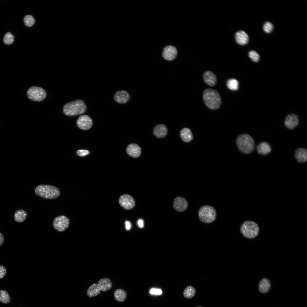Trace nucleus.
<instances>
[{
    "instance_id": "f257e3e1",
    "label": "nucleus",
    "mask_w": 307,
    "mask_h": 307,
    "mask_svg": "<svg viewBox=\"0 0 307 307\" xmlns=\"http://www.w3.org/2000/svg\"><path fill=\"white\" fill-rule=\"evenodd\" d=\"M203 99L206 105L210 109H217L221 105V97L215 90L209 88L205 89L203 92Z\"/></svg>"
},
{
    "instance_id": "f03ea898",
    "label": "nucleus",
    "mask_w": 307,
    "mask_h": 307,
    "mask_svg": "<svg viewBox=\"0 0 307 307\" xmlns=\"http://www.w3.org/2000/svg\"><path fill=\"white\" fill-rule=\"evenodd\" d=\"M87 109V106L83 101L78 99L67 103L63 108L64 114L66 115L73 116L84 113Z\"/></svg>"
},
{
    "instance_id": "7ed1b4c3",
    "label": "nucleus",
    "mask_w": 307,
    "mask_h": 307,
    "mask_svg": "<svg viewBox=\"0 0 307 307\" xmlns=\"http://www.w3.org/2000/svg\"><path fill=\"white\" fill-rule=\"evenodd\" d=\"M35 192L38 196L47 199H53L57 198L60 192L57 187L52 185L40 184L35 188Z\"/></svg>"
},
{
    "instance_id": "20e7f679",
    "label": "nucleus",
    "mask_w": 307,
    "mask_h": 307,
    "mask_svg": "<svg viewBox=\"0 0 307 307\" xmlns=\"http://www.w3.org/2000/svg\"><path fill=\"white\" fill-rule=\"evenodd\" d=\"M236 144L239 151L246 154L252 153L255 148L254 139L247 134H243L239 136L236 140Z\"/></svg>"
},
{
    "instance_id": "39448f33",
    "label": "nucleus",
    "mask_w": 307,
    "mask_h": 307,
    "mask_svg": "<svg viewBox=\"0 0 307 307\" xmlns=\"http://www.w3.org/2000/svg\"><path fill=\"white\" fill-rule=\"evenodd\" d=\"M216 212L212 206L205 205L201 207L198 211L200 220L205 223H210L213 222L216 218Z\"/></svg>"
},
{
    "instance_id": "423d86ee",
    "label": "nucleus",
    "mask_w": 307,
    "mask_h": 307,
    "mask_svg": "<svg viewBox=\"0 0 307 307\" xmlns=\"http://www.w3.org/2000/svg\"><path fill=\"white\" fill-rule=\"evenodd\" d=\"M240 231L245 237L248 238H252L258 235L259 229L256 223L252 221H247L244 222L242 225Z\"/></svg>"
},
{
    "instance_id": "0eeeda50",
    "label": "nucleus",
    "mask_w": 307,
    "mask_h": 307,
    "mask_svg": "<svg viewBox=\"0 0 307 307\" xmlns=\"http://www.w3.org/2000/svg\"><path fill=\"white\" fill-rule=\"evenodd\" d=\"M27 95L28 98L32 101H41L45 99L47 93L45 90L41 87L33 86L28 89Z\"/></svg>"
},
{
    "instance_id": "6e6552de",
    "label": "nucleus",
    "mask_w": 307,
    "mask_h": 307,
    "mask_svg": "<svg viewBox=\"0 0 307 307\" xmlns=\"http://www.w3.org/2000/svg\"><path fill=\"white\" fill-rule=\"evenodd\" d=\"M70 222L68 218L66 216L61 215L56 217L53 220V225L56 230L63 232L69 226Z\"/></svg>"
},
{
    "instance_id": "1a4fd4ad",
    "label": "nucleus",
    "mask_w": 307,
    "mask_h": 307,
    "mask_svg": "<svg viewBox=\"0 0 307 307\" xmlns=\"http://www.w3.org/2000/svg\"><path fill=\"white\" fill-rule=\"evenodd\" d=\"M120 205L126 209L130 210L134 206L135 201L133 198L128 194H125L120 196L119 199Z\"/></svg>"
},
{
    "instance_id": "9d476101",
    "label": "nucleus",
    "mask_w": 307,
    "mask_h": 307,
    "mask_svg": "<svg viewBox=\"0 0 307 307\" xmlns=\"http://www.w3.org/2000/svg\"><path fill=\"white\" fill-rule=\"evenodd\" d=\"M92 121L90 117L87 115L80 116L76 121L78 127L83 130H87L90 128L92 125Z\"/></svg>"
},
{
    "instance_id": "9b49d317",
    "label": "nucleus",
    "mask_w": 307,
    "mask_h": 307,
    "mask_svg": "<svg viewBox=\"0 0 307 307\" xmlns=\"http://www.w3.org/2000/svg\"><path fill=\"white\" fill-rule=\"evenodd\" d=\"M173 205L175 210L178 212H183L187 209L188 203L184 198L178 196L175 198Z\"/></svg>"
},
{
    "instance_id": "f8f14e48",
    "label": "nucleus",
    "mask_w": 307,
    "mask_h": 307,
    "mask_svg": "<svg viewBox=\"0 0 307 307\" xmlns=\"http://www.w3.org/2000/svg\"><path fill=\"white\" fill-rule=\"evenodd\" d=\"M130 96L129 93L125 90H119L117 92L114 96V99L117 103L125 104L129 100Z\"/></svg>"
},
{
    "instance_id": "ddd939ff",
    "label": "nucleus",
    "mask_w": 307,
    "mask_h": 307,
    "mask_svg": "<svg viewBox=\"0 0 307 307\" xmlns=\"http://www.w3.org/2000/svg\"><path fill=\"white\" fill-rule=\"evenodd\" d=\"M177 51L176 48L171 45L165 47L163 51L162 56L165 59L171 61L174 59L177 56Z\"/></svg>"
},
{
    "instance_id": "4468645a",
    "label": "nucleus",
    "mask_w": 307,
    "mask_h": 307,
    "mask_svg": "<svg viewBox=\"0 0 307 307\" xmlns=\"http://www.w3.org/2000/svg\"><path fill=\"white\" fill-rule=\"evenodd\" d=\"M202 78L204 82L211 86H215L217 82V78L215 75L212 71L207 70L203 73Z\"/></svg>"
},
{
    "instance_id": "2eb2a0df",
    "label": "nucleus",
    "mask_w": 307,
    "mask_h": 307,
    "mask_svg": "<svg viewBox=\"0 0 307 307\" xmlns=\"http://www.w3.org/2000/svg\"><path fill=\"white\" fill-rule=\"evenodd\" d=\"M299 119L296 115L291 114L288 115L285 119L284 124L286 127L290 129H293L298 125Z\"/></svg>"
},
{
    "instance_id": "dca6fc26",
    "label": "nucleus",
    "mask_w": 307,
    "mask_h": 307,
    "mask_svg": "<svg viewBox=\"0 0 307 307\" xmlns=\"http://www.w3.org/2000/svg\"><path fill=\"white\" fill-rule=\"evenodd\" d=\"M126 152L128 155L134 158L139 157L141 152L140 147L135 144H129L126 148Z\"/></svg>"
},
{
    "instance_id": "f3484780",
    "label": "nucleus",
    "mask_w": 307,
    "mask_h": 307,
    "mask_svg": "<svg viewBox=\"0 0 307 307\" xmlns=\"http://www.w3.org/2000/svg\"><path fill=\"white\" fill-rule=\"evenodd\" d=\"M167 127L165 125L161 124L155 126L153 130L154 135L158 138L164 137L167 135Z\"/></svg>"
},
{
    "instance_id": "a211bd4d",
    "label": "nucleus",
    "mask_w": 307,
    "mask_h": 307,
    "mask_svg": "<svg viewBox=\"0 0 307 307\" xmlns=\"http://www.w3.org/2000/svg\"><path fill=\"white\" fill-rule=\"evenodd\" d=\"M271 283L269 280L267 278L262 279L259 283L258 289L261 293L265 294L267 293L271 288Z\"/></svg>"
},
{
    "instance_id": "6ab92c4d",
    "label": "nucleus",
    "mask_w": 307,
    "mask_h": 307,
    "mask_svg": "<svg viewBox=\"0 0 307 307\" xmlns=\"http://www.w3.org/2000/svg\"><path fill=\"white\" fill-rule=\"evenodd\" d=\"M235 39L237 42L241 45H246L248 43L249 40V37L248 34L243 31H240L236 33Z\"/></svg>"
},
{
    "instance_id": "aec40b11",
    "label": "nucleus",
    "mask_w": 307,
    "mask_h": 307,
    "mask_svg": "<svg viewBox=\"0 0 307 307\" xmlns=\"http://www.w3.org/2000/svg\"><path fill=\"white\" fill-rule=\"evenodd\" d=\"M295 157L297 161L299 163H304L307 160V150L306 149L299 148L295 151Z\"/></svg>"
},
{
    "instance_id": "412c9836",
    "label": "nucleus",
    "mask_w": 307,
    "mask_h": 307,
    "mask_svg": "<svg viewBox=\"0 0 307 307\" xmlns=\"http://www.w3.org/2000/svg\"><path fill=\"white\" fill-rule=\"evenodd\" d=\"M98 285L101 291H107L112 287V283L110 280L107 278L100 279L98 282Z\"/></svg>"
},
{
    "instance_id": "4be33fe9",
    "label": "nucleus",
    "mask_w": 307,
    "mask_h": 307,
    "mask_svg": "<svg viewBox=\"0 0 307 307\" xmlns=\"http://www.w3.org/2000/svg\"><path fill=\"white\" fill-rule=\"evenodd\" d=\"M257 150L258 153L261 155H266L271 152V148L268 143L263 142L258 146Z\"/></svg>"
},
{
    "instance_id": "5701e85b",
    "label": "nucleus",
    "mask_w": 307,
    "mask_h": 307,
    "mask_svg": "<svg viewBox=\"0 0 307 307\" xmlns=\"http://www.w3.org/2000/svg\"><path fill=\"white\" fill-rule=\"evenodd\" d=\"M180 136L181 139L186 142H190L193 138L191 130L187 128H184L181 131Z\"/></svg>"
},
{
    "instance_id": "b1692460",
    "label": "nucleus",
    "mask_w": 307,
    "mask_h": 307,
    "mask_svg": "<svg viewBox=\"0 0 307 307\" xmlns=\"http://www.w3.org/2000/svg\"><path fill=\"white\" fill-rule=\"evenodd\" d=\"M100 291L98 284L94 283L88 288L87 290V294L89 297H92L99 295Z\"/></svg>"
},
{
    "instance_id": "393cba45",
    "label": "nucleus",
    "mask_w": 307,
    "mask_h": 307,
    "mask_svg": "<svg viewBox=\"0 0 307 307\" xmlns=\"http://www.w3.org/2000/svg\"><path fill=\"white\" fill-rule=\"evenodd\" d=\"M114 296L115 300L119 302H124L127 296V293L124 290L121 289L116 290L114 293Z\"/></svg>"
},
{
    "instance_id": "a878e982",
    "label": "nucleus",
    "mask_w": 307,
    "mask_h": 307,
    "mask_svg": "<svg viewBox=\"0 0 307 307\" xmlns=\"http://www.w3.org/2000/svg\"><path fill=\"white\" fill-rule=\"evenodd\" d=\"M27 217V214L24 210L20 209L17 210L14 213V218L15 221L19 223L24 221Z\"/></svg>"
},
{
    "instance_id": "bb28decb",
    "label": "nucleus",
    "mask_w": 307,
    "mask_h": 307,
    "mask_svg": "<svg viewBox=\"0 0 307 307\" xmlns=\"http://www.w3.org/2000/svg\"><path fill=\"white\" fill-rule=\"evenodd\" d=\"M195 293V289L192 286H188L184 290L183 294L185 298L190 299L192 298L194 296Z\"/></svg>"
},
{
    "instance_id": "cd10ccee",
    "label": "nucleus",
    "mask_w": 307,
    "mask_h": 307,
    "mask_svg": "<svg viewBox=\"0 0 307 307\" xmlns=\"http://www.w3.org/2000/svg\"><path fill=\"white\" fill-rule=\"evenodd\" d=\"M10 300V297L8 292L5 290H0V302L3 303L8 304Z\"/></svg>"
},
{
    "instance_id": "c85d7f7f",
    "label": "nucleus",
    "mask_w": 307,
    "mask_h": 307,
    "mask_svg": "<svg viewBox=\"0 0 307 307\" xmlns=\"http://www.w3.org/2000/svg\"><path fill=\"white\" fill-rule=\"evenodd\" d=\"M226 85L228 88L231 90H236L238 89V82L235 79L231 78L228 80Z\"/></svg>"
},
{
    "instance_id": "c756f323",
    "label": "nucleus",
    "mask_w": 307,
    "mask_h": 307,
    "mask_svg": "<svg viewBox=\"0 0 307 307\" xmlns=\"http://www.w3.org/2000/svg\"><path fill=\"white\" fill-rule=\"evenodd\" d=\"M25 25L29 27H32L35 24V20L33 16L31 15H27L23 18Z\"/></svg>"
},
{
    "instance_id": "7c9ffc66",
    "label": "nucleus",
    "mask_w": 307,
    "mask_h": 307,
    "mask_svg": "<svg viewBox=\"0 0 307 307\" xmlns=\"http://www.w3.org/2000/svg\"><path fill=\"white\" fill-rule=\"evenodd\" d=\"M14 35L10 32H8L5 35L3 38V42L5 44L10 45L14 42Z\"/></svg>"
},
{
    "instance_id": "2f4dec72",
    "label": "nucleus",
    "mask_w": 307,
    "mask_h": 307,
    "mask_svg": "<svg viewBox=\"0 0 307 307\" xmlns=\"http://www.w3.org/2000/svg\"><path fill=\"white\" fill-rule=\"evenodd\" d=\"M249 57L254 62H257L259 60L260 56L256 51L252 50L250 51L248 53Z\"/></svg>"
},
{
    "instance_id": "473e14b6",
    "label": "nucleus",
    "mask_w": 307,
    "mask_h": 307,
    "mask_svg": "<svg viewBox=\"0 0 307 307\" xmlns=\"http://www.w3.org/2000/svg\"><path fill=\"white\" fill-rule=\"evenodd\" d=\"M273 28V25L270 22H267L265 23L263 26V29L266 33L271 32Z\"/></svg>"
},
{
    "instance_id": "72a5a7b5",
    "label": "nucleus",
    "mask_w": 307,
    "mask_h": 307,
    "mask_svg": "<svg viewBox=\"0 0 307 307\" xmlns=\"http://www.w3.org/2000/svg\"><path fill=\"white\" fill-rule=\"evenodd\" d=\"M90 153L89 151L84 150H78L76 152L77 155L80 156H84Z\"/></svg>"
},
{
    "instance_id": "f704fd0d",
    "label": "nucleus",
    "mask_w": 307,
    "mask_h": 307,
    "mask_svg": "<svg viewBox=\"0 0 307 307\" xmlns=\"http://www.w3.org/2000/svg\"><path fill=\"white\" fill-rule=\"evenodd\" d=\"M7 272V270L4 266L0 265V279L3 278L5 276Z\"/></svg>"
},
{
    "instance_id": "c9c22d12",
    "label": "nucleus",
    "mask_w": 307,
    "mask_h": 307,
    "mask_svg": "<svg viewBox=\"0 0 307 307\" xmlns=\"http://www.w3.org/2000/svg\"><path fill=\"white\" fill-rule=\"evenodd\" d=\"M150 293L152 294L160 295L162 293V291L160 289L153 288L150 290Z\"/></svg>"
},
{
    "instance_id": "e433bc0d",
    "label": "nucleus",
    "mask_w": 307,
    "mask_h": 307,
    "mask_svg": "<svg viewBox=\"0 0 307 307\" xmlns=\"http://www.w3.org/2000/svg\"><path fill=\"white\" fill-rule=\"evenodd\" d=\"M4 237L2 234L0 232V246L4 242Z\"/></svg>"
},
{
    "instance_id": "4c0bfd02",
    "label": "nucleus",
    "mask_w": 307,
    "mask_h": 307,
    "mask_svg": "<svg viewBox=\"0 0 307 307\" xmlns=\"http://www.w3.org/2000/svg\"><path fill=\"white\" fill-rule=\"evenodd\" d=\"M138 224L139 227L141 228L142 227L144 226V223L143 220L141 219L139 220L138 222Z\"/></svg>"
},
{
    "instance_id": "58836bf2",
    "label": "nucleus",
    "mask_w": 307,
    "mask_h": 307,
    "mask_svg": "<svg viewBox=\"0 0 307 307\" xmlns=\"http://www.w3.org/2000/svg\"><path fill=\"white\" fill-rule=\"evenodd\" d=\"M126 228L127 230H129L130 228V223L128 221H126L125 223Z\"/></svg>"
},
{
    "instance_id": "ea45409f",
    "label": "nucleus",
    "mask_w": 307,
    "mask_h": 307,
    "mask_svg": "<svg viewBox=\"0 0 307 307\" xmlns=\"http://www.w3.org/2000/svg\"><path fill=\"white\" fill-rule=\"evenodd\" d=\"M201 307V306H198V307Z\"/></svg>"
}]
</instances>
